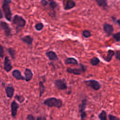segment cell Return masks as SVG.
Here are the masks:
<instances>
[{
	"label": "cell",
	"instance_id": "32",
	"mask_svg": "<svg viewBox=\"0 0 120 120\" xmlns=\"http://www.w3.org/2000/svg\"><path fill=\"white\" fill-rule=\"evenodd\" d=\"M27 120H35L34 116L32 114H28L26 117Z\"/></svg>",
	"mask_w": 120,
	"mask_h": 120
},
{
	"label": "cell",
	"instance_id": "2",
	"mask_svg": "<svg viewBox=\"0 0 120 120\" xmlns=\"http://www.w3.org/2000/svg\"><path fill=\"white\" fill-rule=\"evenodd\" d=\"M11 2V0H3L2 5V10L5 15L6 19L10 21L12 17V13L11 11L9 3Z\"/></svg>",
	"mask_w": 120,
	"mask_h": 120
},
{
	"label": "cell",
	"instance_id": "15",
	"mask_svg": "<svg viewBox=\"0 0 120 120\" xmlns=\"http://www.w3.org/2000/svg\"><path fill=\"white\" fill-rule=\"evenodd\" d=\"M103 28L105 32L108 36L111 35L113 31V26L108 23H105L103 26Z\"/></svg>",
	"mask_w": 120,
	"mask_h": 120
},
{
	"label": "cell",
	"instance_id": "5",
	"mask_svg": "<svg viewBox=\"0 0 120 120\" xmlns=\"http://www.w3.org/2000/svg\"><path fill=\"white\" fill-rule=\"evenodd\" d=\"M87 101V99L84 98L82 100L81 103L78 105L79 112L80 113L81 120H85L87 116V114L85 111L86 108Z\"/></svg>",
	"mask_w": 120,
	"mask_h": 120
},
{
	"label": "cell",
	"instance_id": "26",
	"mask_svg": "<svg viewBox=\"0 0 120 120\" xmlns=\"http://www.w3.org/2000/svg\"><path fill=\"white\" fill-rule=\"evenodd\" d=\"M49 5L50 8L52 10H54V8H55L58 6L57 3L53 0H49Z\"/></svg>",
	"mask_w": 120,
	"mask_h": 120
},
{
	"label": "cell",
	"instance_id": "31",
	"mask_svg": "<svg viewBox=\"0 0 120 120\" xmlns=\"http://www.w3.org/2000/svg\"><path fill=\"white\" fill-rule=\"evenodd\" d=\"M108 118L109 120H120L118 117L111 114L108 115Z\"/></svg>",
	"mask_w": 120,
	"mask_h": 120
},
{
	"label": "cell",
	"instance_id": "38",
	"mask_svg": "<svg viewBox=\"0 0 120 120\" xmlns=\"http://www.w3.org/2000/svg\"><path fill=\"white\" fill-rule=\"evenodd\" d=\"M0 82H1V79H0Z\"/></svg>",
	"mask_w": 120,
	"mask_h": 120
},
{
	"label": "cell",
	"instance_id": "11",
	"mask_svg": "<svg viewBox=\"0 0 120 120\" xmlns=\"http://www.w3.org/2000/svg\"><path fill=\"white\" fill-rule=\"evenodd\" d=\"M13 68L11 62L8 56H6L4 59V69L7 72H9Z\"/></svg>",
	"mask_w": 120,
	"mask_h": 120
},
{
	"label": "cell",
	"instance_id": "16",
	"mask_svg": "<svg viewBox=\"0 0 120 120\" xmlns=\"http://www.w3.org/2000/svg\"><path fill=\"white\" fill-rule=\"evenodd\" d=\"M5 92L8 98H11L14 94L15 88L12 86H7L5 88Z\"/></svg>",
	"mask_w": 120,
	"mask_h": 120
},
{
	"label": "cell",
	"instance_id": "14",
	"mask_svg": "<svg viewBox=\"0 0 120 120\" xmlns=\"http://www.w3.org/2000/svg\"><path fill=\"white\" fill-rule=\"evenodd\" d=\"M46 55L48 58L49 60L51 61H55L58 60V57L56 53L52 51H49L46 52Z\"/></svg>",
	"mask_w": 120,
	"mask_h": 120
},
{
	"label": "cell",
	"instance_id": "17",
	"mask_svg": "<svg viewBox=\"0 0 120 120\" xmlns=\"http://www.w3.org/2000/svg\"><path fill=\"white\" fill-rule=\"evenodd\" d=\"M21 40L24 43L30 46V45H31L32 44V42L33 41V38L30 36L27 35V36H25L22 38Z\"/></svg>",
	"mask_w": 120,
	"mask_h": 120
},
{
	"label": "cell",
	"instance_id": "37",
	"mask_svg": "<svg viewBox=\"0 0 120 120\" xmlns=\"http://www.w3.org/2000/svg\"><path fill=\"white\" fill-rule=\"evenodd\" d=\"M117 23L120 26V19H119L118 20H117Z\"/></svg>",
	"mask_w": 120,
	"mask_h": 120
},
{
	"label": "cell",
	"instance_id": "18",
	"mask_svg": "<svg viewBox=\"0 0 120 120\" xmlns=\"http://www.w3.org/2000/svg\"><path fill=\"white\" fill-rule=\"evenodd\" d=\"M65 63L66 65H77L78 61L77 60L73 57L68 58L65 61Z\"/></svg>",
	"mask_w": 120,
	"mask_h": 120
},
{
	"label": "cell",
	"instance_id": "30",
	"mask_svg": "<svg viewBox=\"0 0 120 120\" xmlns=\"http://www.w3.org/2000/svg\"><path fill=\"white\" fill-rule=\"evenodd\" d=\"M4 56V51L3 46L0 45V58H3Z\"/></svg>",
	"mask_w": 120,
	"mask_h": 120
},
{
	"label": "cell",
	"instance_id": "36",
	"mask_svg": "<svg viewBox=\"0 0 120 120\" xmlns=\"http://www.w3.org/2000/svg\"><path fill=\"white\" fill-rule=\"evenodd\" d=\"M3 17V15H2V11H1V10L0 8V19L2 18Z\"/></svg>",
	"mask_w": 120,
	"mask_h": 120
},
{
	"label": "cell",
	"instance_id": "7",
	"mask_svg": "<svg viewBox=\"0 0 120 120\" xmlns=\"http://www.w3.org/2000/svg\"><path fill=\"white\" fill-rule=\"evenodd\" d=\"M84 82L87 86L92 88L95 90H99L101 87L100 83L98 81L93 79L85 80L84 81Z\"/></svg>",
	"mask_w": 120,
	"mask_h": 120
},
{
	"label": "cell",
	"instance_id": "9",
	"mask_svg": "<svg viewBox=\"0 0 120 120\" xmlns=\"http://www.w3.org/2000/svg\"><path fill=\"white\" fill-rule=\"evenodd\" d=\"M1 28L4 30L5 35L7 37H9L11 34V29L8 24L5 22H1L0 23Z\"/></svg>",
	"mask_w": 120,
	"mask_h": 120
},
{
	"label": "cell",
	"instance_id": "3",
	"mask_svg": "<svg viewBox=\"0 0 120 120\" xmlns=\"http://www.w3.org/2000/svg\"><path fill=\"white\" fill-rule=\"evenodd\" d=\"M13 23L16 26L17 30H18L19 28H22L25 26L26 21L21 16L16 15L13 17Z\"/></svg>",
	"mask_w": 120,
	"mask_h": 120
},
{
	"label": "cell",
	"instance_id": "35",
	"mask_svg": "<svg viewBox=\"0 0 120 120\" xmlns=\"http://www.w3.org/2000/svg\"><path fill=\"white\" fill-rule=\"evenodd\" d=\"M40 3L43 7H45L48 4V1L47 0H41Z\"/></svg>",
	"mask_w": 120,
	"mask_h": 120
},
{
	"label": "cell",
	"instance_id": "25",
	"mask_svg": "<svg viewBox=\"0 0 120 120\" xmlns=\"http://www.w3.org/2000/svg\"><path fill=\"white\" fill-rule=\"evenodd\" d=\"M14 98L15 99L17 100V101H18L20 103H23L24 102V101L25 100V98L22 95H20L16 94L15 95Z\"/></svg>",
	"mask_w": 120,
	"mask_h": 120
},
{
	"label": "cell",
	"instance_id": "8",
	"mask_svg": "<svg viewBox=\"0 0 120 120\" xmlns=\"http://www.w3.org/2000/svg\"><path fill=\"white\" fill-rule=\"evenodd\" d=\"M19 107V104L15 100H14L11 104V116L13 118H15L16 117Z\"/></svg>",
	"mask_w": 120,
	"mask_h": 120
},
{
	"label": "cell",
	"instance_id": "10",
	"mask_svg": "<svg viewBox=\"0 0 120 120\" xmlns=\"http://www.w3.org/2000/svg\"><path fill=\"white\" fill-rule=\"evenodd\" d=\"M63 4L65 10H69L75 6V3L73 0H63Z\"/></svg>",
	"mask_w": 120,
	"mask_h": 120
},
{
	"label": "cell",
	"instance_id": "23",
	"mask_svg": "<svg viewBox=\"0 0 120 120\" xmlns=\"http://www.w3.org/2000/svg\"><path fill=\"white\" fill-rule=\"evenodd\" d=\"M100 62L99 59L96 57H94L90 60V63L92 66H97Z\"/></svg>",
	"mask_w": 120,
	"mask_h": 120
},
{
	"label": "cell",
	"instance_id": "27",
	"mask_svg": "<svg viewBox=\"0 0 120 120\" xmlns=\"http://www.w3.org/2000/svg\"><path fill=\"white\" fill-rule=\"evenodd\" d=\"M35 29L36 30H37L38 31H40L41 30H42L44 27V25L41 22H39L38 23H37L35 25Z\"/></svg>",
	"mask_w": 120,
	"mask_h": 120
},
{
	"label": "cell",
	"instance_id": "20",
	"mask_svg": "<svg viewBox=\"0 0 120 120\" xmlns=\"http://www.w3.org/2000/svg\"><path fill=\"white\" fill-rule=\"evenodd\" d=\"M38 86H39V97H41L45 91V87L44 85L43 82L42 81L39 82Z\"/></svg>",
	"mask_w": 120,
	"mask_h": 120
},
{
	"label": "cell",
	"instance_id": "21",
	"mask_svg": "<svg viewBox=\"0 0 120 120\" xmlns=\"http://www.w3.org/2000/svg\"><path fill=\"white\" fill-rule=\"evenodd\" d=\"M7 51H8V54H9V55L10 56V57H11L12 59L14 60L15 58L16 51L14 48H13L12 47L9 48L7 49Z\"/></svg>",
	"mask_w": 120,
	"mask_h": 120
},
{
	"label": "cell",
	"instance_id": "28",
	"mask_svg": "<svg viewBox=\"0 0 120 120\" xmlns=\"http://www.w3.org/2000/svg\"><path fill=\"white\" fill-rule=\"evenodd\" d=\"M82 35L85 38H88L91 36L90 32L88 30H83L82 32Z\"/></svg>",
	"mask_w": 120,
	"mask_h": 120
},
{
	"label": "cell",
	"instance_id": "24",
	"mask_svg": "<svg viewBox=\"0 0 120 120\" xmlns=\"http://www.w3.org/2000/svg\"><path fill=\"white\" fill-rule=\"evenodd\" d=\"M97 4L101 7L105 8L107 6V0H95Z\"/></svg>",
	"mask_w": 120,
	"mask_h": 120
},
{
	"label": "cell",
	"instance_id": "4",
	"mask_svg": "<svg viewBox=\"0 0 120 120\" xmlns=\"http://www.w3.org/2000/svg\"><path fill=\"white\" fill-rule=\"evenodd\" d=\"M66 70L67 72L69 73L73 74L75 75H80L86 71V67L82 64H80V67L79 68H72L68 67L67 68Z\"/></svg>",
	"mask_w": 120,
	"mask_h": 120
},
{
	"label": "cell",
	"instance_id": "12",
	"mask_svg": "<svg viewBox=\"0 0 120 120\" xmlns=\"http://www.w3.org/2000/svg\"><path fill=\"white\" fill-rule=\"evenodd\" d=\"M12 76L17 80H24V76H23L21 72L18 69H14L12 72Z\"/></svg>",
	"mask_w": 120,
	"mask_h": 120
},
{
	"label": "cell",
	"instance_id": "1",
	"mask_svg": "<svg viewBox=\"0 0 120 120\" xmlns=\"http://www.w3.org/2000/svg\"><path fill=\"white\" fill-rule=\"evenodd\" d=\"M43 104L49 107H53L59 109L63 106V101L60 98L51 97L45 99L43 102Z\"/></svg>",
	"mask_w": 120,
	"mask_h": 120
},
{
	"label": "cell",
	"instance_id": "22",
	"mask_svg": "<svg viewBox=\"0 0 120 120\" xmlns=\"http://www.w3.org/2000/svg\"><path fill=\"white\" fill-rule=\"evenodd\" d=\"M98 117L100 120H107V114L105 110H102L99 113Z\"/></svg>",
	"mask_w": 120,
	"mask_h": 120
},
{
	"label": "cell",
	"instance_id": "13",
	"mask_svg": "<svg viewBox=\"0 0 120 120\" xmlns=\"http://www.w3.org/2000/svg\"><path fill=\"white\" fill-rule=\"evenodd\" d=\"M33 76V73L32 70L28 68H26L24 71V80L28 82L30 81Z\"/></svg>",
	"mask_w": 120,
	"mask_h": 120
},
{
	"label": "cell",
	"instance_id": "6",
	"mask_svg": "<svg viewBox=\"0 0 120 120\" xmlns=\"http://www.w3.org/2000/svg\"><path fill=\"white\" fill-rule=\"evenodd\" d=\"M54 85L59 90H64L68 88L66 81L65 79H58L54 81Z\"/></svg>",
	"mask_w": 120,
	"mask_h": 120
},
{
	"label": "cell",
	"instance_id": "19",
	"mask_svg": "<svg viewBox=\"0 0 120 120\" xmlns=\"http://www.w3.org/2000/svg\"><path fill=\"white\" fill-rule=\"evenodd\" d=\"M114 55H115V52L113 50H109L108 51L107 55L105 59V60L108 62H110L112 60V56H114Z\"/></svg>",
	"mask_w": 120,
	"mask_h": 120
},
{
	"label": "cell",
	"instance_id": "34",
	"mask_svg": "<svg viewBox=\"0 0 120 120\" xmlns=\"http://www.w3.org/2000/svg\"><path fill=\"white\" fill-rule=\"evenodd\" d=\"M36 120H47V119L45 116H38L37 117Z\"/></svg>",
	"mask_w": 120,
	"mask_h": 120
},
{
	"label": "cell",
	"instance_id": "33",
	"mask_svg": "<svg viewBox=\"0 0 120 120\" xmlns=\"http://www.w3.org/2000/svg\"><path fill=\"white\" fill-rule=\"evenodd\" d=\"M115 58L120 61V51H117L115 54Z\"/></svg>",
	"mask_w": 120,
	"mask_h": 120
},
{
	"label": "cell",
	"instance_id": "29",
	"mask_svg": "<svg viewBox=\"0 0 120 120\" xmlns=\"http://www.w3.org/2000/svg\"><path fill=\"white\" fill-rule=\"evenodd\" d=\"M113 37L116 41L120 42V32H118L113 34Z\"/></svg>",
	"mask_w": 120,
	"mask_h": 120
}]
</instances>
